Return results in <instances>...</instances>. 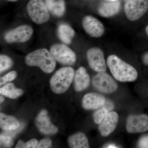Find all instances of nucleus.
<instances>
[{
    "instance_id": "24",
    "label": "nucleus",
    "mask_w": 148,
    "mask_h": 148,
    "mask_svg": "<svg viewBox=\"0 0 148 148\" xmlns=\"http://www.w3.org/2000/svg\"><path fill=\"white\" fill-rule=\"evenodd\" d=\"M0 142L1 147H11L14 144L13 139L11 136L3 134H1L0 136Z\"/></svg>"
},
{
    "instance_id": "23",
    "label": "nucleus",
    "mask_w": 148,
    "mask_h": 148,
    "mask_svg": "<svg viewBox=\"0 0 148 148\" xmlns=\"http://www.w3.org/2000/svg\"><path fill=\"white\" fill-rule=\"evenodd\" d=\"M13 62L11 58L7 56H0V72L4 71L12 66Z\"/></svg>"
},
{
    "instance_id": "27",
    "label": "nucleus",
    "mask_w": 148,
    "mask_h": 148,
    "mask_svg": "<svg viewBox=\"0 0 148 148\" xmlns=\"http://www.w3.org/2000/svg\"><path fill=\"white\" fill-rule=\"evenodd\" d=\"M138 147L148 148V135L143 136L138 142Z\"/></svg>"
},
{
    "instance_id": "16",
    "label": "nucleus",
    "mask_w": 148,
    "mask_h": 148,
    "mask_svg": "<svg viewBox=\"0 0 148 148\" xmlns=\"http://www.w3.org/2000/svg\"><path fill=\"white\" fill-rule=\"evenodd\" d=\"M90 78L86 70L83 67H80L75 73L74 77V88L77 92L86 89L90 84Z\"/></svg>"
},
{
    "instance_id": "9",
    "label": "nucleus",
    "mask_w": 148,
    "mask_h": 148,
    "mask_svg": "<svg viewBox=\"0 0 148 148\" xmlns=\"http://www.w3.org/2000/svg\"><path fill=\"white\" fill-rule=\"evenodd\" d=\"M86 57L89 66L95 71L106 72L107 66L103 51L98 47H92L87 51Z\"/></svg>"
},
{
    "instance_id": "21",
    "label": "nucleus",
    "mask_w": 148,
    "mask_h": 148,
    "mask_svg": "<svg viewBox=\"0 0 148 148\" xmlns=\"http://www.w3.org/2000/svg\"><path fill=\"white\" fill-rule=\"evenodd\" d=\"M114 108L113 103L109 100H106L105 104L101 108L97 109L93 114V119L94 122L99 124L110 112Z\"/></svg>"
},
{
    "instance_id": "10",
    "label": "nucleus",
    "mask_w": 148,
    "mask_h": 148,
    "mask_svg": "<svg viewBox=\"0 0 148 148\" xmlns=\"http://www.w3.org/2000/svg\"><path fill=\"white\" fill-rule=\"evenodd\" d=\"M82 24L85 31L90 36L99 38L102 36L105 32L103 24L97 18L90 15L84 17Z\"/></svg>"
},
{
    "instance_id": "14",
    "label": "nucleus",
    "mask_w": 148,
    "mask_h": 148,
    "mask_svg": "<svg viewBox=\"0 0 148 148\" xmlns=\"http://www.w3.org/2000/svg\"><path fill=\"white\" fill-rule=\"evenodd\" d=\"M106 99L103 95L95 92L88 93L83 98V107L86 110H97L105 104Z\"/></svg>"
},
{
    "instance_id": "3",
    "label": "nucleus",
    "mask_w": 148,
    "mask_h": 148,
    "mask_svg": "<svg viewBox=\"0 0 148 148\" xmlns=\"http://www.w3.org/2000/svg\"><path fill=\"white\" fill-rule=\"evenodd\" d=\"M75 71L71 67H64L56 72L50 79L51 90L56 94H61L69 88L74 79Z\"/></svg>"
},
{
    "instance_id": "17",
    "label": "nucleus",
    "mask_w": 148,
    "mask_h": 148,
    "mask_svg": "<svg viewBox=\"0 0 148 148\" xmlns=\"http://www.w3.org/2000/svg\"><path fill=\"white\" fill-rule=\"evenodd\" d=\"M45 3L49 12L53 15L58 17L64 15L65 11L64 0H45Z\"/></svg>"
},
{
    "instance_id": "33",
    "label": "nucleus",
    "mask_w": 148,
    "mask_h": 148,
    "mask_svg": "<svg viewBox=\"0 0 148 148\" xmlns=\"http://www.w3.org/2000/svg\"><path fill=\"white\" fill-rule=\"evenodd\" d=\"M146 32L148 36V25L147 26L146 28Z\"/></svg>"
},
{
    "instance_id": "26",
    "label": "nucleus",
    "mask_w": 148,
    "mask_h": 148,
    "mask_svg": "<svg viewBox=\"0 0 148 148\" xmlns=\"http://www.w3.org/2000/svg\"><path fill=\"white\" fill-rule=\"evenodd\" d=\"M51 140L48 138H45L42 139L40 141L38 144L37 148H46L50 147L51 146Z\"/></svg>"
},
{
    "instance_id": "19",
    "label": "nucleus",
    "mask_w": 148,
    "mask_h": 148,
    "mask_svg": "<svg viewBox=\"0 0 148 148\" xmlns=\"http://www.w3.org/2000/svg\"><path fill=\"white\" fill-rule=\"evenodd\" d=\"M57 34L58 38L63 42L69 45L72 42V39L75 36V32L69 24H62L58 27Z\"/></svg>"
},
{
    "instance_id": "36",
    "label": "nucleus",
    "mask_w": 148,
    "mask_h": 148,
    "mask_svg": "<svg viewBox=\"0 0 148 148\" xmlns=\"http://www.w3.org/2000/svg\"><path fill=\"white\" fill-rule=\"evenodd\" d=\"M125 1H131V0H125Z\"/></svg>"
},
{
    "instance_id": "20",
    "label": "nucleus",
    "mask_w": 148,
    "mask_h": 148,
    "mask_svg": "<svg viewBox=\"0 0 148 148\" xmlns=\"http://www.w3.org/2000/svg\"><path fill=\"white\" fill-rule=\"evenodd\" d=\"M0 126L6 131H12L18 129L20 126L19 122L14 116L1 113L0 114Z\"/></svg>"
},
{
    "instance_id": "7",
    "label": "nucleus",
    "mask_w": 148,
    "mask_h": 148,
    "mask_svg": "<svg viewBox=\"0 0 148 148\" xmlns=\"http://www.w3.org/2000/svg\"><path fill=\"white\" fill-rule=\"evenodd\" d=\"M93 86L98 91L105 93H112L118 88L116 82L105 72H99L92 79Z\"/></svg>"
},
{
    "instance_id": "4",
    "label": "nucleus",
    "mask_w": 148,
    "mask_h": 148,
    "mask_svg": "<svg viewBox=\"0 0 148 148\" xmlns=\"http://www.w3.org/2000/svg\"><path fill=\"white\" fill-rule=\"evenodd\" d=\"M29 17L38 24L47 22L50 18L48 10L42 0H30L27 5Z\"/></svg>"
},
{
    "instance_id": "12",
    "label": "nucleus",
    "mask_w": 148,
    "mask_h": 148,
    "mask_svg": "<svg viewBox=\"0 0 148 148\" xmlns=\"http://www.w3.org/2000/svg\"><path fill=\"white\" fill-rule=\"evenodd\" d=\"M36 124L40 132L45 135L55 134L58 131V128L51 122L46 110L40 112L36 118Z\"/></svg>"
},
{
    "instance_id": "6",
    "label": "nucleus",
    "mask_w": 148,
    "mask_h": 148,
    "mask_svg": "<svg viewBox=\"0 0 148 148\" xmlns=\"http://www.w3.org/2000/svg\"><path fill=\"white\" fill-rule=\"evenodd\" d=\"M148 10V0H131L126 1L124 6L125 15L131 21L140 19Z\"/></svg>"
},
{
    "instance_id": "2",
    "label": "nucleus",
    "mask_w": 148,
    "mask_h": 148,
    "mask_svg": "<svg viewBox=\"0 0 148 148\" xmlns=\"http://www.w3.org/2000/svg\"><path fill=\"white\" fill-rule=\"evenodd\" d=\"M25 60L28 66L39 67L46 73H52L56 65L55 58L50 51L45 48L39 49L29 53Z\"/></svg>"
},
{
    "instance_id": "29",
    "label": "nucleus",
    "mask_w": 148,
    "mask_h": 148,
    "mask_svg": "<svg viewBox=\"0 0 148 148\" xmlns=\"http://www.w3.org/2000/svg\"><path fill=\"white\" fill-rule=\"evenodd\" d=\"M143 61L144 64L148 66V51L143 56Z\"/></svg>"
},
{
    "instance_id": "18",
    "label": "nucleus",
    "mask_w": 148,
    "mask_h": 148,
    "mask_svg": "<svg viewBox=\"0 0 148 148\" xmlns=\"http://www.w3.org/2000/svg\"><path fill=\"white\" fill-rule=\"evenodd\" d=\"M70 147L73 148H89L87 137L84 133L79 132L70 136L68 139Z\"/></svg>"
},
{
    "instance_id": "31",
    "label": "nucleus",
    "mask_w": 148,
    "mask_h": 148,
    "mask_svg": "<svg viewBox=\"0 0 148 148\" xmlns=\"http://www.w3.org/2000/svg\"><path fill=\"white\" fill-rule=\"evenodd\" d=\"M106 147L107 148H117V147H116V146L115 145H113V144H110V145H108L106 146Z\"/></svg>"
},
{
    "instance_id": "32",
    "label": "nucleus",
    "mask_w": 148,
    "mask_h": 148,
    "mask_svg": "<svg viewBox=\"0 0 148 148\" xmlns=\"http://www.w3.org/2000/svg\"><path fill=\"white\" fill-rule=\"evenodd\" d=\"M0 101H1V103H2L4 101V98L3 97V96H1L0 97Z\"/></svg>"
},
{
    "instance_id": "15",
    "label": "nucleus",
    "mask_w": 148,
    "mask_h": 148,
    "mask_svg": "<svg viewBox=\"0 0 148 148\" xmlns=\"http://www.w3.org/2000/svg\"><path fill=\"white\" fill-rule=\"evenodd\" d=\"M121 3L119 1H106L102 2L98 8V12L103 17H109L119 12Z\"/></svg>"
},
{
    "instance_id": "5",
    "label": "nucleus",
    "mask_w": 148,
    "mask_h": 148,
    "mask_svg": "<svg viewBox=\"0 0 148 148\" xmlns=\"http://www.w3.org/2000/svg\"><path fill=\"white\" fill-rule=\"evenodd\" d=\"M50 52L56 60L63 65L72 66L76 61L75 53L66 45H53L50 47Z\"/></svg>"
},
{
    "instance_id": "35",
    "label": "nucleus",
    "mask_w": 148,
    "mask_h": 148,
    "mask_svg": "<svg viewBox=\"0 0 148 148\" xmlns=\"http://www.w3.org/2000/svg\"><path fill=\"white\" fill-rule=\"evenodd\" d=\"M106 1H118V0H106Z\"/></svg>"
},
{
    "instance_id": "25",
    "label": "nucleus",
    "mask_w": 148,
    "mask_h": 148,
    "mask_svg": "<svg viewBox=\"0 0 148 148\" xmlns=\"http://www.w3.org/2000/svg\"><path fill=\"white\" fill-rule=\"evenodd\" d=\"M17 76V73L15 71H13L8 73L3 76L1 77L0 78V85L1 86L4 84L6 83L12 81L16 78Z\"/></svg>"
},
{
    "instance_id": "34",
    "label": "nucleus",
    "mask_w": 148,
    "mask_h": 148,
    "mask_svg": "<svg viewBox=\"0 0 148 148\" xmlns=\"http://www.w3.org/2000/svg\"><path fill=\"white\" fill-rule=\"evenodd\" d=\"M7 1H17V0H7Z\"/></svg>"
},
{
    "instance_id": "8",
    "label": "nucleus",
    "mask_w": 148,
    "mask_h": 148,
    "mask_svg": "<svg viewBox=\"0 0 148 148\" xmlns=\"http://www.w3.org/2000/svg\"><path fill=\"white\" fill-rule=\"evenodd\" d=\"M32 27L28 25H23L8 32L4 39L8 43L24 42L29 40L33 34Z\"/></svg>"
},
{
    "instance_id": "1",
    "label": "nucleus",
    "mask_w": 148,
    "mask_h": 148,
    "mask_svg": "<svg viewBox=\"0 0 148 148\" xmlns=\"http://www.w3.org/2000/svg\"><path fill=\"white\" fill-rule=\"evenodd\" d=\"M107 65L114 77L121 82H133L138 77L136 69L116 55L109 56Z\"/></svg>"
},
{
    "instance_id": "11",
    "label": "nucleus",
    "mask_w": 148,
    "mask_h": 148,
    "mask_svg": "<svg viewBox=\"0 0 148 148\" xmlns=\"http://www.w3.org/2000/svg\"><path fill=\"white\" fill-rule=\"evenodd\" d=\"M126 128L130 133L145 132L148 130V116L145 114L130 116L127 119Z\"/></svg>"
},
{
    "instance_id": "28",
    "label": "nucleus",
    "mask_w": 148,
    "mask_h": 148,
    "mask_svg": "<svg viewBox=\"0 0 148 148\" xmlns=\"http://www.w3.org/2000/svg\"><path fill=\"white\" fill-rule=\"evenodd\" d=\"M38 144V140L36 139H32L25 143V148H37Z\"/></svg>"
},
{
    "instance_id": "22",
    "label": "nucleus",
    "mask_w": 148,
    "mask_h": 148,
    "mask_svg": "<svg viewBox=\"0 0 148 148\" xmlns=\"http://www.w3.org/2000/svg\"><path fill=\"white\" fill-rule=\"evenodd\" d=\"M0 93L8 98L14 99L22 95L23 91L21 89L15 88L13 84L8 83L1 88Z\"/></svg>"
},
{
    "instance_id": "30",
    "label": "nucleus",
    "mask_w": 148,
    "mask_h": 148,
    "mask_svg": "<svg viewBox=\"0 0 148 148\" xmlns=\"http://www.w3.org/2000/svg\"><path fill=\"white\" fill-rule=\"evenodd\" d=\"M25 143H24L22 140H20L18 141V143L16 145L15 148H25Z\"/></svg>"
},
{
    "instance_id": "13",
    "label": "nucleus",
    "mask_w": 148,
    "mask_h": 148,
    "mask_svg": "<svg viewBox=\"0 0 148 148\" xmlns=\"http://www.w3.org/2000/svg\"><path fill=\"white\" fill-rule=\"evenodd\" d=\"M119 120L118 114L111 111L99 124V130L102 136L107 137L113 132L116 128Z\"/></svg>"
}]
</instances>
